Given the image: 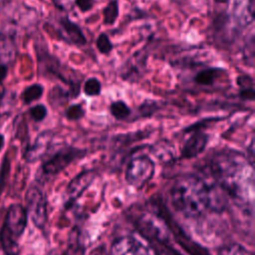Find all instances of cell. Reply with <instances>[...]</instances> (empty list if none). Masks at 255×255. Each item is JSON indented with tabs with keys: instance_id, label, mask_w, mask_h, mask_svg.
<instances>
[{
	"instance_id": "obj_5",
	"label": "cell",
	"mask_w": 255,
	"mask_h": 255,
	"mask_svg": "<svg viewBox=\"0 0 255 255\" xmlns=\"http://www.w3.org/2000/svg\"><path fill=\"white\" fill-rule=\"evenodd\" d=\"M155 164L152 159L144 154L132 156L126 168V181L136 189L146 185L154 175Z\"/></svg>"
},
{
	"instance_id": "obj_14",
	"label": "cell",
	"mask_w": 255,
	"mask_h": 255,
	"mask_svg": "<svg viewBox=\"0 0 255 255\" xmlns=\"http://www.w3.org/2000/svg\"><path fill=\"white\" fill-rule=\"evenodd\" d=\"M208 142V135L200 130H194L189 137L184 141L181 155L184 158H192L199 155L204 149Z\"/></svg>"
},
{
	"instance_id": "obj_17",
	"label": "cell",
	"mask_w": 255,
	"mask_h": 255,
	"mask_svg": "<svg viewBox=\"0 0 255 255\" xmlns=\"http://www.w3.org/2000/svg\"><path fill=\"white\" fill-rule=\"evenodd\" d=\"M103 24L111 26L116 24L120 16V4L119 0H110L102 10Z\"/></svg>"
},
{
	"instance_id": "obj_36",
	"label": "cell",
	"mask_w": 255,
	"mask_h": 255,
	"mask_svg": "<svg viewBox=\"0 0 255 255\" xmlns=\"http://www.w3.org/2000/svg\"><path fill=\"white\" fill-rule=\"evenodd\" d=\"M127 1H131V0H127Z\"/></svg>"
},
{
	"instance_id": "obj_24",
	"label": "cell",
	"mask_w": 255,
	"mask_h": 255,
	"mask_svg": "<svg viewBox=\"0 0 255 255\" xmlns=\"http://www.w3.org/2000/svg\"><path fill=\"white\" fill-rule=\"evenodd\" d=\"M85 116V109L82 104H73L65 111V117L69 121H79Z\"/></svg>"
},
{
	"instance_id": "obj_19",
	"label": "cell",
	"mask_w": 255,
	"mask_h": 255,
	"mask_svg": "<svg viewBox=\"0 0 255 255\" xmlns=\"http://www.w3.org/2000/svg\"><path fill=\"white\" fill-rule=\"evenodd\" d=\"M110 113L116 120L124 121V120H127L130 116L131 110L127 105L126 102H124L122 100H118V101L113 102L110 105Z\"/></svg>"
},
{
	"instance_id": "obj_1",
	"label": "cell",
	"mask_w": 255,
	"mask_h": 255,
	"mask_svg": "<svg viewBox=\"0 0 255 255\" xmlns=\"http://www.w3.org/2000/svg\"><path fill=\"white\" fill-rule=\"evenodd\" d=\"M215 182L227 193L241 201L252 199L253 167L242 154L222 153L211 165Z\"/></svg>"
},
{
	"instance_id": "obj_3",
	"label": "cell",
	"mask_w": 255,
	"mask_h": 255,
	"mask_svg": "<svg viewBox=\"0 0 255 255\" xmlns=\"http://www.w3.org/2000/svg\"><path fill=\"white\" fill-rule=\"evenodd\" d=\"M35 52L39 75L46 78L59 79L69 86L68 91L70 98H78L82 84V79L79 77L78 71H74L70 67L64 65L58 57L49 52L47 46L43 42H36Z\"/></svg>"
},
{
	"instance_id": "obj_7",
	"label": "cell",
	"mask_w": 255,
	"mask_h": 255,
	"mask_svg": "<svg viewBox=\"0 0 255 255\" xmlns=\"http://www.w3.org/2000/svg\"><path fill=\"white\" fill-rule=\"evenodd\" d=\"M84 153V150L74 146L63 147L42 164L41 172L45 176L56 175Z\"/></svg>"
},
{
	"instance_id": "obj_8",
	"label": "cell",
	"mask_w": 255,
	"mask_h": 255,
	"mask_svg": "<svg viewBox=\"0 0 255 255\" xmlns=\"http://www.w3.org/2000/svg\"><path fill=\"white\" fill-rule=\"evenodd\" d=\"M58 39L64 41L69 45L77 47H84L88 44V39L82 27L71 20L67 15L61 16L58 19Z\"/></svg>"
},
{
	"instance_id": "obj_11",
	"label": "cell",
	"mask_w": 255,
	"mask_h": 255,
	"mask_svg": "<svg viewBox=\"0 0 255 255\" xmlns=\"http://www.w3.org/2000/svg\"><path fill=\"white\" fill-rule=\"evenodd\" d=\"M96 177L95 170H84L77 174L68 184L66 188V203L73 204L83 192L93 183Z\"/></svg>"
},
{
	"instance_id": "obj_32",
	"label": "cell",
	"mask_w": 255,
	"mask_h": 255,
	"mask_svg": "<svg viewBox=\"0 0 255 255\" xmlns=\"http://www.w3.org/2000/svg\"><path fill=\"white\" fill-rule=\"evenodd\" d=\"M157 255H177V254L168 249H160L159 251H157Z\"/></svg>"
},
{
	"instance_id": "obj_23",
	"label": "cell",
	"mask_w": 255,
	"mask_h": 255,
	"mask_svg": "<svg viewBox=\"0 0 255 255\" xmlns=\"http://www.w3.org/2000/svg\"><path fill=\"white\" fill-rule=\"evenodd\" d=\"M217 255H253V253L238 243H230L222 246Z\"/></svg>"
},
{
	"instance_id": "obj_34",
	"label": "cell",
	"mask_w": 255,
	"mask_h": 255,
	"mask_svg": "<svg viewBox=\"0 0 255 255\" xmlns=\"http://www.w3.org/2000/svg\"><path fill=\"white\" fill-rule=\"evenodd\" d=\"M214 2L217 4H227L229 0H214Z\"/></svg>"
},
{
	"instance_id": "obj_9",
	"label": "cell",
	"mask_w": 255,
	"mask_h": 255,
	"mask_svg": "<svg viewBox=\"0 0 255 255\" xmlns=\"http://www.w3.org/2000/svg\"><path fill=\"white\" fill-rule=\"evenodd\" d=\"M138 226L141 231L158 242H165L169 239L170 232L164 221L154 214H144L140 217Z\"/></svg>"
},
{
	"instance_id": "obj_13",
	"label": "cell",
	"mask_w": 255,
	"mask_h": 255,
	"mask_svg": "<svg viewBox=\"0 0 255 255\" xmlns=\"http://www.w3.org/2000/svg\"><path fill=\"white\" fill-rule=\"evenodd\" d=\"M53 137L54 133L51 130H44L39 133L34 142L26 148L24 152L25 160L27 162H35L43 158L52 145Z\"/></svg>"
},
{
	"instance_id": "obj_10",
	"label": "cell",
	"mask_w": 255,
	"mask_h": 255,
	"mask_svg": "<svg viewBox=\"0 0 255 255\" xmlns=\"http://www.w3.org/2000/svg\"><path fill=\"white\" fill-rule=\"evenodd\" d=\"M230 16L239 28L249 27L255 20V0H233Z\"/></svg>"
},
{
	"instance_id": "obj_30",
	"label": "cell",
	"mask_w": 255,
	"mask_h": 255,
	"mask_svg": "<svg viewBox=\"0 0 255 255\" xmlns=\"http://www.w3.org/2000/svg\"><path fill=\"white\" fill-rule=\"evenodd\" d=\"M8 75V67L6 64H0V84L4 82Z\"/></svg>"
},
{
	"instance_id": "obj_22",
	"label": "cell",
	"mask_w": 255,
	"mask_h": 255,
	"mask_svg": "<svg viewBox=\"0 0 255 255\" xmlns=\"http://www.w3.org/2000/svg\"><path fill=\"white\" fill-rule=\"evenodd\" d=\"M96 48L102 55L105 56H108L113 52L114 44L107 33L102 32L99 34V36L96 39Z\"/></svg>"
},
{
	"instance_id": "obj_21",
	"label": "cell",
	"mask_w": 255,
	"mask_h": 255,
	"mask_svg": "<svg viewBox=\"0 0 255 255\" xmlns=\"http://www.w3.org/2000/svg\"><path fill=\"white\" fill-rule=\"evenodd\" d=\"M83 92L88 97H96L102 93V83L96 77L88 78L83 86Z\"/></svg>"
},
{
	"instance_id": "obj_28",
	"label": "cell",
	"mask_w": 255,
	"mask_h": 255,
	"mask_svg": "<svg viewBox=\"0 0 255 255\" xmlns=\"http://www.w3.org/2000/svg\"><path fill=\"white\" fill-rule=\"evenodd\" d=\"M74 5H76L82 13H86L91 11L94 8L95 1L94 0H74Z\"/></svg>"
},
{
	"instance_id": "obj_16",
	"label": "cell",
	"mask_w": 255,
	"mask_h": 255,
	"mask_svg": "<svg viewBox=\"0 0 255 255\" xmlns=\"http://www.w3.org/2000/svg\"><path fill=\"white\" fill-rule=\"evenodd\" d=\"M236 85L239 88V98L242 101L253 102L255 99L254 80L249 74H240L236 77Z\"/></svg>"
},
{
	"instance_id": "obj_35",
	"label": "cell",
	"mask_w": 255,
	"mask_h": 255,
	"mask_svg": "<svg viewBox=\"0 0 255 255\" xmlns=\"http://www.w3.org/2000/svg\"><path fill=\"white\" fill-rule=\"evenodd\" d=\"M2 97H3V93L0 95V102H1V99H2Z\"/></svg>"
},
{
	"instance_id": "obj_4",
	"label": "cell",
	"mask_w": 255,
	"mask_h": 255,
	"mask_svg": "<svg viewBox=\"0 0 255 255\" xmlns=\"http://www.w3.org/2000/svg\"><path fill=\"white\" fill-rule=\"evenodd\" d=\"M27 222L28 214L22 204L14 203L9 206L0 232V243L5 255L18 254V239L25 231Z\"/></svg>"
},
{
	"instance_id": "obj_31",
	"label": "cell",
	"mask_w": 255,
	"mask_h": 255,
	"mask_svg": "<svg viewBox=\"0 0 255 255\" xmlns=\"http://www.w3.org/2000/svg\"><path fill=\"white\" fill-rule=\"evenodd\" d=\"M13 0H0V12L3 11L8 5L12 3Z\"/></svg>"
},
{
	"instance_id": "obj_6",
	"label": "cell",
	"mask_w": 255,
	"mask_h": 255,
	"mask_svg": "<svg viewBox=\"0 0 255 255\" xmlns=\"http://www.w3.org/2000/svg\"><path fill=\"white\" fill-rule=\"evenodd\" d=\"M26 211L33 224L43 229L48 219L47 199L42 190L36 186H31L26 192Z\"/></svg>"
},
{
	"instance_id": "obj_25",
	"label": "cell",
	"mask_w": 255,
	"mask_h": 255,
	"mask_svg": "<svg viewBox=\"0 0 255 255\" xmlns=\"http://www.w3.org/2000/svg\"><path fill=\"white\" fill-rule=\"evenodd\" d=\"M9 172H10V161L6 154L2 160V164H1V168H0V198H1L2 192L5 188Z\"/></svg>"
},
{
	"instance_id": "obj_29",
	"label": "cell",
	"mask_w": 255,
	"mask_h": 255,
	"mask_svg": "<svg viewBox=\"0 0 255 255\" xmlns=\"http://www.w3.org/2000/svg\"><path fill=\"white\" fill-rule=\"evenodd\" d=\"M53 5L61 12H65V11H69L71 9H73L74 4L72 2V0H51Z\"/></svg>"
},
{
	"instance_id": "obj_20",
	"label": "cell",
	"mask_w": 255,
	"mask_h": 255,
	"mask_svg": "<svg viewBox=\"0 0 255 255\" xmlns=\"http://www.w3.org/2000/svg\"><path fill=\"white\" fill-rule=\"evenodd\" d=\"M70 94L68 90L63 89L61 86H55L49 93V102L52 106H62L69 101Z\"/></svg>"
},
{
	"instance_id": "obj_2",
	"label": "cell",
	"mask_w": 255,
	"mask_h": 255,
	"mask_svg": "<svg viewBox=\"0 0 255 255\" xmlns=\"http://www.w3.org/2000/svg\"><path fill=\"white\" fill-rule=\"evenodd\" d=\"M169 195L173 207L185 217L197 218L209 209L208 184L197 175L187 174L177 178Z\"/></svg>"
},
{
	"instance_id": "obj_15",
	"label": "cell",
	"mask_w": 255,
	"mask_h": 255,
	"mask_svg": "<svg viewBox=\"0 0 255 255\" xmlns=\"http://www.w3.org/2000/svg\"><path fill=\"white\" fill-rule=\"evenodd\" d=\"M226 71L219 67H206L199 70L193 77V82L202 87L213 86L218 78H220Z\"/></svg>"
},
{
	"instance_id": "obj_26",
	"label": "cell",
	"mask_w": 255,
	"mask_h": 255,
	"mask_svg": "<svg viewBox=\"0 0 255 255\" xmlns=\"http://www.w3.org/2000/svg\"><path fill=\"white\" fill-rule=\"evenodd\" d=\"M29 115L33 121L39 123V122H42L43 120H45V118L48 115V110L45 105L38 104V105L30 108Z\"/></svg>"
},
{
	"instance_id": "obj_12",
	"label": "cell",
	"mask_w": 255,
	"mask_h": 255,
	"mask_svg": "<svg viewBox=\"0 0 255 255\" xmlns=\"http://www.w3.org/2000/svg\"><path fill=\"white\" fill-rule=\"evenodd\" d=\"M111 255H150L149 250L132 236H122L111 246Z\"/></svg>"
},
{
	"instance_id": "obj_27",
	"label": "cell",
	"mask_w": 255,
	"mask_h": 255,
	"mask_svg": "<svg viewBox=\"0 0 255 255\" xmlns=\"http://www.w3.org/2000/svg\"><path fill=\"white\" fill-rule=\"evenodd\" d=\"M158 103L153 100H145L139 107L138 111L140 112V115L143 116H151L153 113H155L158 110Z\"/></svg>"
},
{
	"instance_id": "obj_33",
	"label": "cell",
	"mask_w": 255,
	"mask_h": 255,
	"mask_svg": "<svg viewBox=\"0 0 255 255\" xmlns=\"http://www.w3.org/2000/svg\"><path fill=\"white\" fill-rule=\"evenodd\" d=\"M4 143H5V138H4L3 134L0 133V151L2 150V148H3V146H4Z\"/></svg>"
},
{
	"instance_id": "obj_18",
	"label": "cell",
	"mask_w": 255,
	"mask_h": 255,
	"mask_svg": "<svg viewBox=\"0 0 255 255\" xmlns=\"http://www.w3.org/2000/svg\"><path fill=\"white\" fill-rule=\"evenodd\" d=\"M44 94V87L41 84L35 83L25 88L21 95V99L24 104L29 105L35 101H38L42 98Z\"/></svg>"
}]
</instances>
